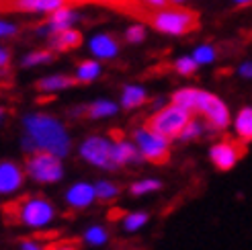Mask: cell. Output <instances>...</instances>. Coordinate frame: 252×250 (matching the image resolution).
Returning <instances> with one entry per match:
<instances>
[{
	"mask_svg": "<svg viewBox=\"0 0 252 250\" xmlns=\"http://www.w3.org/2000/svg\"><path fill=\"white\" fill-rule=\"evenodd\" d=\"M27 174L37 181V183H56L62 179V164H60V158L52 152H45V150H39V152H33V156L27 158Z\"/></svg>",
	"mask_w": 252,
	"mask_h": 250,
	"instance_id": "obj_6",
	"label": "cell"
},
{
	"mask_svg": "<svg viewBox=\"0 0 252 250\" xmlns=\"http://www.w3.org/2000/svg\"><path fill=\"white\" fill-rule=\"evenodd\" d=\"M119 195V189L113 183H107V181H100L94 185V197H98L100 201H111Z\"/></svg>",
	"mask_w": 252,
	"mask_h": 250,
	"instance_id": "obj_23",
	"label": "cell"
},
{
	"mask_svg": "<svg viewBox=\"0 0 252 250\" xmlns=\"http://www.w3.org/2000/svg\"><path fill=\"white\" fill-rule=\"evenodd\" d=\"M162 187L160 181H152V179H148V181H140V183H135L131 185V195H144V193H150V191H158Z\"/></svg>",
	"mask_w": 252,
	"mask_h": 250,
	"instance_id": "obj_27",
	"label": "cell"
},
{
	"mask_svg": "<svg viewBox=\"0 0 252 250\" xmlns=\"http://www.w3.org/2000/svg\"><path fill=\"white\" fill-rule=\"evenodd\" d=\"M193 117L191 111H187L179 105H170V107H164L160 109L158 113H154L152 117H148L144 129L152 131V133H158L166 140H172V137H179V133L183 131V127L189 123V119Z\"/></svg>",
	"mask_w": 252,
	"mask_h": 250,
	"instance_id": "obj_5",
	"label": "cell"
},
{
	"mask_svg": "<svg viewBox=\"0 0 252 250\" xmlns=\"http://www.w3.org/2000/svg\"><path fill=\"white\" fill-rule=\"evenodd\" d=\"M25 129H27V135L23 137V148L27 152H39V150H45V152H52L58 158L66 156L70 150V137L56 117L49 115H27L25 117Z\"/></svg>",
	"mask_w": 252,
	"mask_h": 250,
	"instance_id": "obj_1",
	"label": "cell"
},
{
	"mask_svg": "<svg viewBox=\"0 0 252 250\" xmlns=\"http://www.w3.org/2000/svg\"><path fill=\"white\" fill-rule=\"evenodd\" d=\"M148 221V214H144V211H137V214H129V216H125V230H137V228H142L144 223Z\"/></svg>",
	"mask_w": 252,
	"mask_h": 250,
	"instance_id": "obj_29",
	"label": "cell"
},
{
	"mask_svg": "<svg viewBox=\"0 0 252 250\" xmlns=\"http://www.w3.org/2000/svg\"><path fill=\"white\" fill-rule=\"evenodd\" d=\"M93 199H94V187L86 185V183L74 185L72 189L68 191V195H66L68 205L74 207V209H82V207H86V205H91Z\"/></svg>",
	"mask_w": 252,
	"mask_h": 250,
	"instance_id": "obj_16",
	"label": "cell"
},
{
	"mask_svg": "<svg viewBox=\"0 0 252 250\" xmlns=\"http://www.w3.org/2000/svg\"><path fill=\"white\" fill-rule=\"evenodd\" d=\"M84 4H100V6H107V8H113V10H119L123 15L127 17H133V19H140V21H146L148 12H150V6L142 4L140 0H82Z\"/></svg>",
	"mask_w": 252,
	"mask_h": 250,
	"instance_id": "obj_11",
	"label": "cell"
},
{
	"mask_svg": "<svg viewBox=\"0 0 252 250\" xmlns=\"http://www.w3.org/2000/svg\"><path fill=\"white\" fill-rule=\"evenodd\" d=\"M15 33H17V27H15V25L0 21V37H10V35H15Z\"/></svg>",
	"mask_w": 252,
	"mask_h": 250,
	"instance_id": "obj_33",
	"label": "cell"
},
{
	"mask_svg": "<svg viewBox=\"0 0 252 250\" xmlns=\"http://www.w3.org/2000/svg\"><path fill=\"white\" fill-rule=\"evenodd\" d=\"M240 74L242 76H252V64H242V68H240Z\"/></svg>",
	"mask_w": 252,
	"mask_h": 250,
	"instance_id": "obj_37",
	"label": "cell"
},
{
	"mask_svg": "<svg viewBox=\"0 0 252 250\" xmlns=\"http://www.w3.org/2000/svg\"><path fill=\"white\" fill-rule=\"evenodd\" d=\"M100 74V66L93 60H86V62H80L78 68H76V82H93L96 76Z\"/></svg>",
	"mask_w": 252,
	"mask_h": 250,
	"instance_id": "obj_22",
	"label": "cell"
},
{
	"mask_svg": "<svg viewBox=\"0 0 252 250\" xmlns=\"http://www.w3.org/2000/svg\"><path fill=\"white\" fill-rule=\"evenodd\" d=\"M62 0H0L2 12H54Z\"/></svg>",
	"mask_w": 252,
	"mask_h": 250,
	"instance_id": "obj_10",
	"label": "cell"
},
{
	"mask_svg": "<svg viewBox=\"0 0 252 250\" xmlns=\"http://www.w3.org/2000/svg\"><path fill=\"white\" fill-rule=\"evenodd\" d=\"M56 209L47 199L39 195H23L10 203L2 205V216L8 223H23V226L41 228L54 218Z\"/></svg>",
	"mask_w": 252,
	"mask_h": 250,
	"instance_id": "obj_3",
	"label": "cell"
},
{
	"mask_svg": "<svg viewBox=\"0 0 252 250\" xmlns=\"http://www.w3.org/2000/svg\"><path fill=\"white\" fill-rule=\"evenodd\" d=\"M197 66H199L197 62L193 58H189V56H185V58L174 62V70L179 72V74H183V76H191V74H195L197 72Z\"/></svg>",
	"mask_w": 252,
	"mask_h": 250,
	"instance_id": "obj_26",
	"label": "cell"
},
{
	"mask_svg": "<svg viewBox=\"0 0 252 250\" xmlns=\"http://www.w3.org/2000/svg\"><path fill=\"white\" fill-rule=\"evenodd\" d=\"M234 2L238 6H248V4H252V0H234Z\"/></svg>",
	"mask_w": 252,
	"mask_h": 250,
	"instance_id": "obj_40",
	"label": "cell"
},
{
	"mask_svg": "<svg viewBox=\"0 0 252 250\" xmlns=\"http://www.w3.org/2000/svg\"><path fill=\"white\" fill-rule=\"evenodd\" d=\"M91 52L96 58L111 60V58H115L119 54V43L111 33H100V35H94L91 39Z\"/></svg>",
	"mask_w": 252,
	"mask_h": 250,
	"instance_id": "obj_14",
	"label": "cell"
},
{
	"mask_svg": "<svg viewBox=\"0 0 252 250\" xmlns=\"http://www.w3.org/2000/svg\"><path fill=\"white\" fill-rule=\"evenodd\" d=\"M84 238H86V242H91V244H94V246H98V244H105L107 242V232L103 230V228H91L86 234H84Z\"/></svg>",
	"mask_w": 252,
	"mask_h": 250,
	"instance_id": "obj_31",
	"label": "cell"
},
{
	"mask_svg": "<svg viewBox=\"0 0 252 250\" xmlns=\"http://www.w3.org/2000/svg\"><path fill=\"white\" fill-rule=\"evenodd\" d=\"M78 19H80V15L76 10L62 4L60 8H56L52 15H49L45 27H39V33H56V31H62V29H68Z\"/></svg>",
	"mask_w": 252,
	"mask_h": 250,
	"instance_id": "obj_13",
	"label": "cell"
},
{
	"mask_svg": "<svg viewBox=\"0 0 252 250\" xmlns=\"http://www.w3.org/2000/svg\"><path fill=\"white\" fill-rule=\"evenodd\" d=\"M74 84H76V78H70V76H64V74H58V76H47V78L37 80L35 89L37 91H43V93H54V91L70 89V86H74Z\"/></svg>",
	"mask_w": 252,
	"mask_h": 250,
	"instance_id": "obj_18",
	"label": "cell"
},
{
	"mask_svg": "<svg viewBox=\"0 0 252 250\" xmlns=\"http://www.w3.org/2000/svg\"><path fill=\"white\" fill-rule=\"evenodd\" d=\"M133 160H137V150L133 144H127V142L121 140L113 146V162H115V166L129 164Z\"/></svg>",
	"mask_w": 252,
	"mask_h": 250,
	"instance_id": "obj_20",
	"label": "cell"
},
{
	"mask_svg": "<svg viewBox=\"0 0 252 250\" xmlns=\"http://www.w3.org/2000/svg\"><path fill=\"white\" fill-rule=\"evenodd\" d=\"M49 35H52V47L58 49V52H70V49H76L82 45V33L72 27L49 33Z\"/></svg>",
	"mask_w": 252,
	"mask_h": 250,
	"instance_id": "obj_15",
	"label": "cell"
},
{
	"mask_svg": "<svg viewBox=\"0 0 252 250\" xmlns=\"http://www.w3.org/2000/svg\"><path fill=\"white\" fill-rule=\"evenodd\" d=\"M125 39L129 43H140L146 39V27L144 25H131V27L125 31Z\"/></svg>",
	"mask_w": 252,
	"mask_h": 250,
	"instance_id": "obj_30",
	"label": "cell"
},
{
	"mask_svg": "<svg viewBox=\"0 0 252 250\" xmlns=\"http://www.w3.org/2000/svg\"><path fill=\"white\" fill-rule=\"evenodd\" d=\"M201 131H203V127H201V123H197L193 117L189 119V123L183 127V131L179 133V137L183 142H191V140H195V137H199L201 135Z\"/></svg>",
	"mask_w": 252,
	"mask_h": 250,
	"instance_id": "obj_25",
	"label": "cell"
},
{
	"mask_svg": "<svg viewBox=\"0 0 252 250\" xmlns=\"http://www.w3.org/2000/svg\"><path fill=\"white\" fill-rule=\"evenodd\" d=\"M170 2H174V4H181V2H185V0H170Z\"/></svg>",
	"mask_w": 252,
	"mask_h": 250,
	"instance_id": "obj_41",
	"label": "cell"
},
{
	"mask_svg": "<svg viewBox=\"0 0 252 250\" xmlns=\"http://www.w3.org/2000/svg\"><path fill=\"white\" fill-rule=\"evenodd\" d=\"M246 154V146L240 140H232V137H225L223 142L216 144L209 150V158L213 162V166L218 170H230L236 166V162Z\"/></svg>",
	"mask_w": 252,
	"mask_h": 250,
	"instance_id": "obj_8",
	"label": "cell"
},
{
	"mask_svg": "<svg viewBox=\"0 0 252 250\" xmlns=\"http://www.w3.org/2000/svg\"><path fill=\"white\" fill-rule=\"evenodd\" d=\"M172 103L191 113H201L205 117L209 129H225L230 123V111L221 98L199 89H181L172 94Z\"/></svg>",
	"mask_w": 252,
	"mask_h": 250,
	"instance_id": "obj_2",
	"label": "cell"
},
{
	"mask_svg": "<svg viewBox=\"0 0 252 250\" xmlns=\"http://www.w3.org/2000/svg\"><path fill=\"white\" fill-rule=\"evenodd\" d=\"M144 23L166 35H187L199 29V15L189 8H150Z\"/></svg>",
	"mask_w": 252,
	"mask_h": 250,
	"instance_id": "obj_4",
	"label": "cell"
},
{
	"mask_svg": "<svg viewBox=\"0 0 252 250\" xmlns=\"http://www.w3.org/2000/svg\"><path fill=\"white\" fill-rule=\"evenodd\" d=\"M21 248L23 250H47L49 246H43L39 240H35V238H27V240H23Z\"/></svg>",
	"mask_w": 252,
	"mask_h": 250,
	"instance_id": "obj_32",
	"label": "cell"
},
{
	"mask_svg": "<svg viewBox=\"0 0 252 250\" xmlns=\"http://www.w3.org/2000/svg\"><path fill=\"white\" fill-rule=\"evenodd\" d=\"M117 113V105L111 101H96L88 107H78L72 111V115H86L91 119H98V117H109Z\"/></svg>",
	"mask_w": 252,
	"mask_h": 250,
	"instance_id": "obj_17",
	"label": "cell"
},
{
	"mask_svg": "<svg viewBox=\"0 0 252 250\" xmlns=\"http://www.w3.org/2000/svg\"><path fill=\"white\" fill-rule=\"evenodd\" d=\"M25 183V170L10 160L0 162V195L15 193Z\"/></svg>",
	"mask_w": 252,
	"mask_h": 250,
	"instance_id": "obj_12",
	"label": "cell"
},
{
	"mask_svg": "<svg viewBox=\"0 0 252 250\" xmlns=\"http://www.w3.org/2000/svg\"><path fill=\"white\" fill-rule=\"evenodd\" d=\"M10 62V52L6 47H0V68H6Z\"/></svg>",
	"mask_w": 252,
	"mask_h": 250,
	"instance_id": "obj_35",
	"label": "cell"
},
{
	"mask_svg": "<svg viewBox=\"0 0 252 250\" xmlns=\"http://www.w3.org/2000/svg\"><path fill=\"white\" fill-rule=\"evenodd\" d=\"M140 2L146 4V6H150V8H152V6L154 8H164L168 0H140Z\"/></svg>",
	"mask_w": 252,
	"mask_h": 250,
	"instance_id": "obj_36",
	"label": "cell"
},
{
	"mask_svg": "<svg viewBox=\"0 0 252 250\" xmlns=\"http://www.w3.org/2000/svg\"><path fill=\"white\" fill-rule=\"evenodd\" d=\"M236 133L240 137V142L248 144L252 142V109L244 107L236 117Z\"/></svg>",
	"mask_w": 252,
	"mask_h": 250,
	"instance_id": "obj_19",
	"label": "cell"
},
{
	"mask_svg": "<svg viewBox=\"0 0 252 250\" xmlns=\"http://www.w3.org/2000/svg\"><path fill=\"white\" fill-rule=\"evenodd\" d=\"M80 154L84 160H88L91 164L113 170L115 168V162H113V144L105 137L93 135L80 146Z\"/></svg>",
	"mask_w": 252,
	"mask_h": 250,
	"instance_id": "obj_9",
	"label": "cell"
},
{
	"mask_svg": "<svg viewBox=\"0 0 252 250\" xmlns=\"http://www.w3.org/2000/svg\"><path fill=\"white\" fill-rule=\"evenodd\" d=\"M47 250H78V242H64V244H52Z\"/></svg>",
	"mask_w": 252,
	"mask_h": 250,
	"instance_id": "obj_34",
	"label": "cell"
},
{
	"mask_svg": "<svg viewBox=\"0 0 252 250\" xmlns=\"http://www.w3.org/2000/svg\"><path fill=\"white\" fill-rule=\"evenodd\" d=\"M6 115H8V111L4 109V107H0V125L4 123V119H6Z\"/></svg>",
	"mask_w": 252,
	"mask_h": 250,
	"instance_id": "obj_39",
	"label": "cell"
},
{
	"mask_svg": "<svg viewBox=\"0 0 252 250\" xmlns=\"http://www.w3.org/2000/svg\"><path fill=\"white\" fill-rule=\"evenodd\" d=\"M193 60L197 62V64H209V62L216 60V49H213L211 45H201V47L195 49Z\"/></svg>",
	"mask_w": 252,
	"mask_h": 250,
	"instance_id": "obj_28",
	"label": "cell"
},
{
	"mask_svg": "<svg viewBox=\"0 0 252 250\" xmlns=\"http://www.w3.org/2000/svg\"><path fill=\"white\" fill-rule=\"evenodd\" d=\"M148 101V94L144 89H140V86H125L123 89V96H121V105L125 109H135L140 107Z\"/></svg>",
	"mask_w": 252,
	"mask_h": 250,
	"instance_id": "obj_21",
	"label": "cell"
},
{
	"mask_svg": "<svg viewBox=\"0 0 252 250\" xmlns=\"http://www.w3.org/2000/svg\"><path fill=\"white\" fill-rule=\"evenodd\" d=\"M137 146H140V152L142 156L152 162V164L156 166H164L168 158H170V140H166V137H162L158 133H152L148 129H135L133 133Z\"/></svg>",
	"mask_w": 252,
	"mask_h": 250,
	"instance_id": "obj_7",
	"label": "cell"
},
{
	"mask_svg": "<svg viewBox=\"0 0 252 250\" xmlns=\"http://www.w3.org/2000/svg\"><path fill=\"white\" fill-rule=\"evenodd\" d=\"M54 60V52L52 49H39V52H33L23 60V66H39V64H47V62Z\"/></svg>",
	"mask_w": 252,
	"mask_h": 250,
	"instance_id": "obj_24",
	"label": "cell"
},
{
	"mask_svg": "<svg viewBox=\"0 0 252 250\" xmlns=\"http://www.w3.org/2000/svg\"><path fill=\"white\" fill-rule=\"evenodd\" d=\"M62 2H68V6H80V4H84L82 0H62Z\"/></svg>",
	"mask_w": 252,
	"mask_h": 250,
	"instance_id": "obj_38",
	"label": "cell"
}]
</instances>
